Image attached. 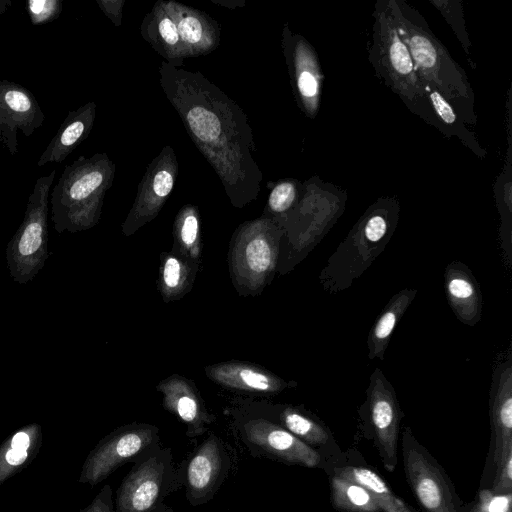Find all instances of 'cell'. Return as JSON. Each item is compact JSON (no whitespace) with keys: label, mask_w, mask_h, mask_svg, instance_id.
Instances as JSON below:
<instances>
[{"label":"cell","mask_w":512,"mask_h":512,"mask_svg":"<svg viewBox=\"0 0 512 512\" xmlns=\"http://www.w3.org/2000/svg\"><path fill=\"white\" fill-rule=\"evenodd\" d=\"M160 85L195 146L221 180L236 208L254 201L262 172L252 153V129L244 111L200 72L163 61Z\"/></svg>","instance_id":"cell-1"},{"label":"cell","mask_w":512,"mask_h":512,"mask_svg":"<svg viewBox=\"0 0 512 512\" xmlns=\"http://www.w3.org/2000/svg\"><path fill=\"white\" fill-rule=\"evenodd\" d=\"M388 2L398 34L411 54L421 81L435 88L463 121L474 124V94L465 71L452 59L418 11L404 1Z\"/></svg>","instance_id":"cell-2"},{"label":"cell","mask_w":512,"mask_h":512,"mask_svg":"<svg viewBox=\"0 0 512 512\" xmlns=\"http://www.w3.org/2000/svg\"><path fill=\"white\" fill-rule=\"evenodd\" d=\"M115 165L106 153L78 157L66 165L51 192V219L58 233L88 230L100 219Z\"/></svg>","instance_id":"cell-3"},{"label":"cell","mask_w":512,"mask_h":512,"mask_svg":"<svg viewBox=\"0 0 512 512\" xmlns=\"http://www.w3.org/2000/svg\"><path fill=\"white\" fill-rule=\"evenodd\" d=\"M397 220L398 211L392 205H377L367 211L321 269L322 289L336 294L351 287L384 251Z\"/></svg>","instance_id":"cell-4"},{"label":"cell","mask_w":512,"mask_h":512,"mask_svg":"<svg viewBox=\"0 0 512 512\" xmlns=\"http://www.w3.org/2000/svg\"><path fill=\"white\" fill-rule=\"evenodd\" d=\"M374 19L369 60L376 73L411 110L439 127L411 54L398 34L388 1L377 2Z\"/></svg>","instance_id":"cell-5"},{"label":"cell","mask_w":512,"mask_h":512,"mask_svg":"<svg viewBox=\"0 0 512 512\" xmlns=\"http://www.w3.org/2000/svg\"><path fill=\"white\" fill-rule=\"evenodd\" d=\"M283 235V228L264 215L236 229L229 245L228 266L239 295H259L270 283L278 268Z\"/></svg>","instance_id":"cell-6"},{"label":"cell","mask_w":512,"mask_h":512,"mask_svg":"<svg viewBox=\"0 0 512 512\" xmlns=\"http://www.w3.org/2000/svg\"><path fill=\"white\" fill-rule=\"evenodd\" d=\"M55 176L53 169L36 180L24 219L7 244L9 274L19 284L31 281L48 258V202Z\"/></svg>","instance_id":"cell-7"},{"label":"cell","mask_w":512,"mask_h":512,"mask_svg":"<svg viewBox=\"0 0 512 512\" xmlns=\"http://www.w3.org/2000/svg\"><path fill=\"white\" fill-rule=\"evenodd\" d=\"M181 488L172 448L160 446L122 479L115 512H174L165 499Z\"/></svg>","instance_id":"cell-8"},{"label":"cell","mask_w":512,"mask_h":512,"mask_svg":"<svg viewBox=\"0 0 512 512\" xmlns=\"http://www.w3.org/2000/svg\"><path fill=\"white\" fill-rule=\"evenodd\" d=\"M160 446V433L156 425L133 422L117 427L88 453L78 482L93 487L119 467L145 459Z\"/></svg>","instance_id":"cell-9"},{"label":"cell","mask_w":512,"mask_h":512,"mask_svg":"<svg viewBox=\"0 0 512 512\" xmlns=\"http://www.w3.org/2000/svg\"><path fill=\"white\" fill-rule=\"evenodd\" d=\"M232 430L251 456L308 468L320 462L319 453L278 424L243 405L232 412Z\"/></svg>","instance_id":"cell-10"},{"label":"cell","mask_w":512,"mask_h":512,"mask_svg":"<svg viewBox=\"0 0 512 512\" xmlns=\"http://www.w3.org/2000/svg\"><path fill=\"white\" fill-rule=\"evenodd\" d=\"M236 450L210 433L180 464L177 471L181 487L191 506H201L214 498L236 471Z\"/></svg>","instance_id":"cell-11"},{"label":"cell","mask_w":512,"mask_h":512,"mask_svg":"<svg viewBox=\"0 0 512 512\" xmlns=\"http://www.w3.org/2000/svg\"><path fill=\"white\" fill-rule=\"evenodd\" d=\"M361 414L374 434L386 469L392 472L397 464V442L403 414L395 389L380 368L374 369L369 377Z\"/></svg>","instance_id":"cell-12"},{"label":"cell","mask_w":512,"mask_h":512,"mask_svg":"<svg viewBox=\"0 0 512 512\" xmlns=\"http://www.w3.org/2000/svg\"><path fill=\"white\" fill-rule=\"evenodd\" d=\"M404 468L415 497L427 512H458L439 465L417 443L411 429L403 432Z\"/></svg>","instance_id":"cell-13"},{"label":"cell","mask_w":512,"mask_h":512,"mask_svg":"<svg viewBox=\"0 0 512 512\" xmlns=\"http://www.w3.org/2000/svg\"><path fill=\"white\" fill-rule=\"evenodd\" d=\"M177 173L175 153L166 146L148 165L139 183L135 201L121 226L124 236L133 235L159 214L172 192Z\"/></svg>","instance_id":"cell-14"},{"label":"cell","mask_w":512,"mask_h":512,"mask_svg":"<svg viewBox=\"0 0 512 512\" xmlns=\"http://www.w3.org/2000/svg\"><path fill=\"white\" fill-rule=\"evenodd\" d=\"M45 115L26 87L0 79V142L11 155L18 149V131L26 137L43 125Z\"/></svg>","instance_id":"cell-15"},{"label":"cell","mask_w":512,"mask_h":512,"mask_svg":"<svg viewBox=\"0 0 512 512\" xmlns=\"http://www.w3.org/2000/svg\"><path fill=\"white\" fill-rule=\"evenodd\" d=\"M490 420L494 437V461L498 466L512 456V354L507 349L493 366L489 392Z\"/></svg>","instance_id":"cell-16"},{"label":"cell","mask_w":512,"mask_h":512,"mask_svg":"<svg viewBox=\"0 0 512 512\" xmlns=\"http://www.w3.org/2000/svg\"><path fill=\"white\" fill-rule=\"evenodd\" d=\"M156 390L163 407L186 426V435L196 438L208 431L216 416L209 412L194 382L179 374L161 380Z\"/></svg>","instance_id":"cell-17"},{"label":"cell","mask_w":512,"mask_h":512,"mask_svg":"<svg viewBox=\"0 0 512 512\" xmlns=\"http://www.w3.org/2000/svg\"><path fill=\"white\" fill-rule=\"evenodd\" d=\"M206 376L225 389L252 394L273 395L297 386L270 370L248 361L230 360L205 367Z\"/></svg>","instance_id":"cell-18"},{"label":"cell","mask_w":512,"mask_h":512,"mask_svg":"<svg viewBox=\"0 0 512 512\" xmlns=\"http://www.w3.org/2000/svg\"><path fill=\"white\" fill-rule=\"evenodd\" d=\"M178 29L182 49L187 57L209 54L220 43V26L208 14L176 1H166Z\"/></svg>","instance_id":"cell-19"},{"label":"cell","mask_w":512,"mask_h":512,"mask_svg":"<svg viewBox=\"0 0 512 512\" xmlns=\"http://www.w3.org/2000/svg\"><path fill=\"white\" fill-rule=\"evenodd\" d=\"M444 291L455 317L473 327L482 318L483 296L470 268L461 261H451L444 271Z\"/></svg>","instance_id":"cell-20"},{"label":"cell","mask_w":512,"mask_h":512,"mask_svg":"<svg viewBox=\"0 0 512 512\" xmlns=\"http://www.w3.org/2000/svg\"><path fill=\"white\" fill-rule=\"evenodd\" d=\"M248 410L278 424L309 446L327 443L329 435L324 425L300 406L249 402L242 404Z\"/></svg>","instance_id":"cell-21"},{"label":"cell","mask_w":512,"mask_h":512,"mask_svg":"<svg viewBox=\"0 0 512 512\" xmlns=\"http://www.w3.org/2000/svg\"><path fill=\"white\" fill-rule=\"evenodd\" d=\"M95 118L96 104L92 101L70 111L39 157L37 166L63 162L89 136Z\"/></svg>","instance_id":"cell-22"},{"label":"cell","mask_w":512,"mask_h":512,"mask_svg":"<svg viewBox=\"0 0 512 512\" xmlns=\"http://www.w3.org/2000/svg\"><path fill=\"white\" fill-rule=\"evenodd\" d=\"M140 34L165 62L175 67L184 63L185 55L176 22L166 1H158L145 15L140 26Z\"/></svg>","instance_id":"cell-23"},{"label":"cell","mask_w":512,"mask_h":512,"mask_svg":"<svg viewBox=\"0 0 512 512\" xmlns=\"http://www.w3.org/2000/svg\"><path fill=\"white\" fill-rule=\"evenodd\" d=\"M43 441L38 423L22 426L0 445V486L26 468L40 452Z\"/></svg>","instance_id":"cell-24"},{"label":"cell","mask_w":512,"mask_h":512,"mask_svg":"<svg viewBox=\"0 0 512 512\" xmlns=\"http://www.w3.org/2000/svg\"><path fill=\"white\" fill-rule=\"evenodd\" d=\"M287 53V52H286ZM289 66L297 94L304 110L312 116L317 112L320 96V69L310 46L303 40H292Z\"/></svg>","instance_id":"cell-25"},{"label":"cell","mask_w":512,"mask_h":512,"mask_svg":"<svg viewBox=\"0 0 512 512\" xmlns=\"http://www.w3.org/2000/svg\"><path fill=\"white\" fill-rule=\"evenodd\" d=\"M416 295L417 289L404 288L389 299L369 330L368 359H384L393 332Z\"/></svg>","instance_id":"cell-26"},{"label":"cell","mask_w":512,"mask_h":512,"mask_svg":"<svg viewBox=\"0 0 512 512\" xmlns=\"http://www.w3.org/2000/svg\"><path fill=\"white\" fill-rule=\"evenodd\" d=\"M199 265L172 250L161 254L157 288L164 302L180 300L191 290Z\"/></svg>","instance_id":"cell-27"},{"label":"cell","mask_w":512,"mask_h":512,"mask_svg":"<svg viewBox=\"0 0 512 512\" xmlns=\"http://www.w3.org/2000/svg\"><path fill=\"white\" fill-rule=\"evenodd\" d=\"M172 251L200 264L202 255L201 223L196 206H183L173 224Z\"/></svg>","instance_id":"cell-28"},{"label":"cell","mask_w":512,"mask_h":512,"mask_svg":"<svg viewBox=\"0 0 512 512\" xmlns=\"http://www.w3.org/2000/svg\"><path fill=\"white\" fill-rule=\"evenodd\" d=\"M335 474L354 481L364 487L384 512H412L411 509L392 492L386 482L369 468L347 466L336 469Z\"/></svg>","instance_id":"cell-29"},{"label":"cell","mask_w":512,"mask_h":512,"mask_svg":"<svg viewBox=\"0 0 512 512\" xmlns=\"http://www.w3.org/2000/svg\"><path fill=\"white\" fill-rule=\"evenodd\" d=\"M331 499L334 507L344 512H381L364 487L337 474L331 479Z\"/></svg>","instance_id":"cell-30"},{"label":"cell","mask_w":512,"mask_h":512,"mask_svg":"<svg viewBox=\"0 0 512 512\" xmlns=\"http://www.w3.org/2000/svg\"><path fill=\"white\" fill-rule=\"evenodd\" d=\"M422 82V81H421ZM431 109L436 116L439 127L447 128L448 134H454L462 139L471 149L479 155L483 152L478 143L472 137L459 117L453 106L433 87L422 82Z\"/></svg>","instance_id":"cell-31"},{"label":"cell","mask_w":512,"mask_h":512,"mask_svg":"<svg viewBox=\"0 0 512 512\" xmlns=\"http://www.w3.org/2000/svg\"><path fill=\"white\" fill-rule=\"evenodd\" d=\"M296 197L297 190L292 182H279L269 195L266 209L268 212L264 216L272 218L280 225L295 204Z\"/></svg>","instance_id":"cell-32"},{"label":"cell","mask_w":512,"mask_h":512,"mask_svg":"<svg viewBox=\"0 0 512 512\" xmlns=\"http://www.w3.org/2000/svg\"><path fill=\"white\" fill-rule=\"evenodd\" d=\"M27 12L33 25H43L57 19L63 10L61 0H29Z\"/></svg>","instance_id":"cell-33"},{"label":"cell","mask_w":512,"mask_h":512,"mask_svg":"<svg viewBox=\"0 0 512 512\" xmlns=\"http://www.w3.org/2000/svg\"><path fill=\"white\" fill-rule=\"evenodd\" d=\"M512 494L495 493L484 489L479 492L477 502L471 512H511Z\"/></svg>","instance_id":"cell-34"},{"label":"cell","mask_w":512,"mask_h":512,"mask_svg":"<svg viewBox=\"0 0 512 512\" xmlns=\"http://www.w3.org/2000/svg\"><path fill=\"white\" fill-rule=\"evenodd\" d=\"M113 491L109 484H105L86 507L78 512H115Z\"/></svg>","instance_id":"cell-35"},{"label":"cell","mask_w":512,"mask_h":512,"mask_svg":"<svg viewBox=\"0 0 512 512\" xmlns=\"http://www.w3.org/2000/svg\"><path fill=\"white\" fill-rule=\"evenodd\" d=\"M97 4L116 26L121 24L123 1L97 0Z\"/></svg>","instance_id":"cell-36"},{"label":"cell","mask_w":512,"mask_h":512,"mask_svg":"<svg viewBox=\"0 0 512 512\" xmlns=\"http://www.w3.org/2000/svg\"><path fill=\"white\" fill-rule=\"evenodd\" d=\"M11 4L10 0H0V15L5 13Z\"/></svg>","instance_id":"cell-37"}]
</instances>
